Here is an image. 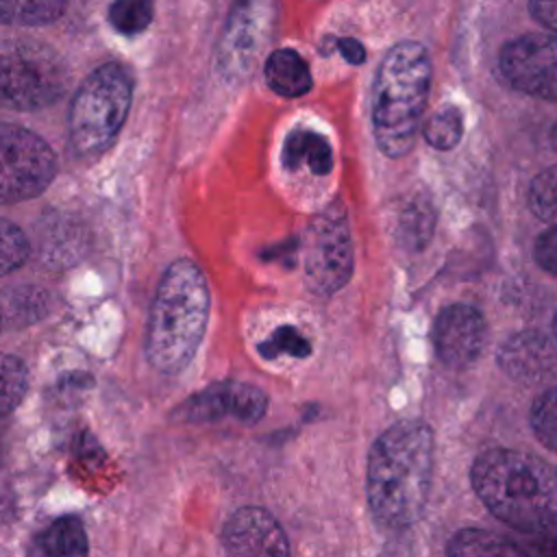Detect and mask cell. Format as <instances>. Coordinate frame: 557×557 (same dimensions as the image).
<instances>
[{
  "label": "cell",
  "instance_id": "1",
  "mask_svg": "<svg viewBox=\"0 0 557 557\" xmlns=\"http://www.w3.org/2000/svg\"><path fill=\"white\" fill-rule=\"evenodd\" d=\"M435 461V437L422 420L385 429L368 453L366 498L372 518L387 531H403L424 513Z\"/></svg>",
  "mask_w": 557,
  "mask_h": 557
},
{
  "label": "cell",
  "instance_id": "2",
  "mask_svg": "<svg viewBox=\"0 0 557 557\" xmlns=\"http://www.w3.org/2000/svg\"><path fill=\"white\" fill-rule=\"evenodd\" d=\"M479 500L522 533H546L557 518V476L548 461L516 448L483 450L470 468Z\"/></svg>",
  "mask_w": 557,
  "mask_h": 557
},
{
  "label": "cell",
  "instance_id": "3",
  "mask_svg": "<svg viewBox=\"0 0 557 557\" xmlns=\"http://www.w3.org/2000/svg\"><path fill=\"white\" fill-rule=\"evenodd\" d=\"M211 294L205 272L191 259H176L163 272L146 331L148 363L176 374L194 359L209 322Z\"/></svg>",
  "mask_w": 557,
  "mask_h": 557
},
{
  "label": "cell",
  "instance_id": "4",
  "mask_svg": "<svg viewBox=\"0 0 557 557\" xmlns=\"http://www.w3.org/2000/svg\"><path fill=\"white\" fill-rule=\"evenodd\" d=\"M431 87V57L418 41L394 44L376 67L372 85V133L376 148L405 157L416 141Z\"/></svg>",
  "mask_w": 557,
  "mask_h": 557
},
{
  "label": "cell",
  "instance_id": "5",
  "mask_svg": "<svg viewBox=\"0 0 557 557\" xmlns=\"http://www.w3.org/2000/svg\"><path fill=\"white\" fill-rule=\"evenodd\" d=\"M133 100V78L120 63L98 65L70 104V148L81 159L102 154L122 131Z\"/></svg>",
  "mask_w": 557,
  "mask_h": 557
},
{
  "label": "cell",
  "instance_id": "6",
  "mask_svg": "<svg viewBox=\"0 0 557 557\" xmlns=\"http://www.w3.org/2000/svg\"><path fill=\"white\" fill-rule=\"evenodd\" d=\"M65 87L67 65L57 50L28 37H0V109H44Z\"/></svg>",
  "mask_w": 557,
  "mask_h": 557
},
{
  "label": "cell",
  "instance_id": "7",
  "mask_svg": "<svg viewBox=\"0 0 557 557\" xmlns=\"http://www.w3.org/2000/svg\"><path fill=\"white\" fill-rule=\"evenodd\" d=\"M278 24L276 0H233L215 46V67L228 83H246L259 67Z\"/></svg>",
  "mask_w": 557,
  "mask_h": 557
},
{
  "label": "cell",
  "instance_id": "8",
  "mask_svg": "<svg viewBox=\"0 0 557 557\" xmlns=\"http://www.w3.org/2000/svg\"><path fill=\"white\" fill-rule=\"evenodd\" d=\"M57 174L52 148L33 131L0 122V205L41 194Z\"/></svg>",
  "mask_w": 557,
  "mask_h": 557
},
{
  "label": "cell",
  "instance_id": "9",
  "mask_svg": "<svg viewBox=\"0 0 557 557\" xmlns=\"http://www.w3.org/2000/svg\"><path fill=\"white\" fill-rule=\"evenodd\" d=\"M305 283L318 296H333L352 274V239L342 211L315 215L302 237Z\"/></svg>",
  "mask_w": 557,
  "mask_h": 557
},
{
  "label": "cell",
  "instance_id": "10",
  "mask_svg": "<svg viewBox=\"0 0 557 557\" xmlns=\"http://www.w3.org/2000/svg\"><path fill=\"white\" fill-rule=\"evenodd\" d=\"M500 72L507 85L520 94L557 98V41L550 33H527L500 50Z\"/></svg>",
  "mask_w": 557,
  "mask_h": 557
},
{
  "label": "cell",
  "instance_id": "11",
  "mask_svg": "<svg viewBox=\"0 0 557 557\" xmlns=\"http://www.w3.org/2000/svg\"><path fill=\"white\" fill-rule=\"evenodd\" d=\"M265 409L268 398L259 387L242 381H220L189 396L172 416L187 422H211L233 416L244 424H257Z\"/></svg>",
  "mask_w": 557,
  "mask_h": 557
},
{
  "label": "cell",
  "instance_id": "12",
  "mask_svg": "<svg viewBox=\"0 0 557 557\" xmlns=\"http://www.w3.org/2000/svg\"><path fill=\"white\" fill-rule=\"evenodd\" d=\"M487 339V326L481 311L472 305L444 307L433 324V346L437 359L453 370L472 366Z\"/></svg>",
  "mask_w": 557,
  "mask_h": 557
},
{
  "label": "cell",
  "instance_id": "13",
  "mask_svg": "<svg viewBox=\"0 0 557 557\" xmlns=\"http://www.w3.org/2000/svg\"><path fill=\"white\" fill-rule=\"evenodd\" d=\"M226 557H292L289 542L276 518L261 507H239L222 533Z\"/></svg>",
  "mask_w": 557,
  "mask_h": 557
},
{
  "label": "cell",
  "instance_id": "14",
  "mask_svg": "<svg viewBox=\"0 0 557 557\" xmlns=\"http://www.w3.org/2000/svg\"><path fill=\"white\" fill-rule=\"evenodd\" d=\"M500 370L524 385L550 379L555 372V344L553 339L535 329L518 331L505 339L498 348Z\"/></svg>",
  "mask_w": 557,
  "mask_h": 557
},
{
  "label": "cell",
  "instance_id": "15",
  "mask_svg": "<svg viewBox=\"0 0 557 557\" xmlns=\"http://www.w3.org/2000/svg\"><path fill=\"white\" fill-rule=\"evenodd\" d=\"M263 76L268 87L283 98H300L313 85L307 61L292 48L272 50L263 59Z\"/></svg>",
  "mask_w": 557,
  "mask_h": 557
},
{
  "label": "cell",
  "instance_id": "16",
  "mask_svg": "<svg viewBox=\"0 0 557 557\" xmlns=\"http://www.w3.org/2000/svg\"><path fill=\"white\" fill-rule=\"evenodd\" d=\"M281 161L287 170H298L302 163L318 176H324L333 170V150L324 135L296 128L285 137Z\"/></svg>",
  "mask_w": 557,
  "mask_h": 557
},
{
  "label": "cell",
  "instance_id": "17",
  "mask_svg": "<svg viewBox=\"0 0 557 557\" xmlns=\"http://www.w3.org/2000/svg\"><path fill=\"white\" fill-rule=\"evenodd\" d=\"M446 557H529L518 544L487 529H461L446 548Z\"/></svg>",
  "mask_w": 557,
  "mask_h": 557
},
{
  "label": "cell",
  "instance_id": "18",
  "mask_svg": "<svg viewBox=\"0 0 557 557\" xmlns=\"http://www.w3.org/2000/svg\"><path fill=\"white\" fill-rule=\"evenodd\" d=\"M48 557H87L89 542L83 522L76 516L57 518L41 537Z\"/></svg>",
  "mask_w": 557,
  "mask_h": 557
},
{
  "label": "cell",
  "instance_id": "19",
  "mask_svg": "<svg viewBox=\"0 0 557 557\" xmlns=\"http://www.w3.org/2000/svg\"><path fill=\"white\" fill-rule=\"evenodd\" d=\"M67 0H0V24L39 26L63 15Z\"/></svg>",
  "mask_w": 557,
  "mask_h": 557
},
{
  "label": "cell",
  "instance_id": "20",
  "mask_svg": "<svg viewBox=\"0 0 557 557\" xmlns=\"http://www.w3.org/2000/svg\"><path fill=\"white\" fill-rule=\"evenodd\" d=\"M433 226H435V215L426 200L413 198L400 209L398 235L403 246L411 250H422L431 239Z\"/></svg>",
  "mask_w": 557,
  "mask_h": 557
},
{
  "label": "cell",
  "instance_id": "21",
  "mask_svg": "<svg viewBox=\"0 0 557 557\" xmlns=\"http://www.w3.org/2000/svg\"><path fill=\"white\" fill-rule=\"evenodd\" d=\"M424 139L437 150H453L463 137V117L457 107L437 109L424 124Z\"/></svg>",
  "mask_w": 557,
  "mask_h": 557
},
{
  "label": "cell",
  "instance_id": "22",
  "mask_svg": "<svg viewBox=\"0 0 557 557\" xmlns=\"http://www.w3.org/2000/svg\"><path fill=\"white\" fill-rule=\"evenodd\" d=\"M28 389V372L22 359L0 352V418L11 413Z\"/></svg>",
  "mask_w": 557,
  "mask_h": 557
},
{
  "label": "cell",
  "instance_id": "23",
  "mask_svg": "<svg viewBox=\"0 0 557 557\" xmlns=\"http://www.w3.org/2000/svg\"><path fill=\"white\" fill-rule=\"evenodd\" d=\"M154 15V0H115L109 9V22L122 35L146 30Z\"/></svg>",
  "mask_w": 557,
  "mask_h": 557
},
{
  "label": "cell",
  "instance_id": "24",
  "mask_svg": "<svg viewBox=\"0 0 557 557\" xmlns=\"http://www.w3.org/2000/svg\"><path fill=\"white\" fill-rule=\"evenodd\" d=\"M531 429L535 437L548 448H557V394L555 387L544 389L531 407Z\"/></svg>",
  "mask_w": 557,
  "mask_h": 557
},
{
  "label": "cell",
  "instance_id": "25",
  "mask_svg": "<svg viewBox=\"0 0 557 557\" xmlns=\"http://www.w3.org/2000/svg\"><path fill=\"white\" fill-rule=\"evenodd\" d=\"M259 355L265 359H274L278 355H289L305 359L311 355L309 339L296 326H278L265 342L259 344Z\"/></svg>",
  "mask_w": 557,
  "mask_h": 557
},
{
  "label": "cell",
  "instance_id": "26",
  "mask_svg": "<svg viewBox=\"0 0 557 557\" xmlns=\"http://www.w3.org/2000/svg\"><path fill=\"white\" fill-rule=\"evenodd\" d=\"M555 187H557V170L550 165L542 170L531 187H529V209L533 215L546 224L555 222Z\"/></svg>",
  "mask_w": 557,
  "mask_h": 557
},
{
  "label": "cell",
  "instance_id": "27",
  "mask_svg": "<svg viewBox=\"0 0 557 557\" xmlns=\"http://www.w3.org/2000/svg\"><path fill=\"white\" fill-rule=\"evenodd\" d=\"M28 257L24 233L9 220L0 218V276L20 268Z\"/></svg>",
  "mask_w": 557,
  "mask_h": 557
},
{
  "label": "cell",
  "instance_id": "28",
  "mask_svg": "<svg viewBox=\"0 0 557 557\" xmlns=\"http://www.w3.org/2000/svg\"><path fill=\"white\" fill-rule=\"evenodd\" d=\"M535 261L537 265L548 272L557 274V231L548 226L535 242Z\"/></svg>",
  "mask_w": 557,
  "mask_h": 557
},
{
  "label": "cell",
  "instance_id": "29",
  "mask_svg": "<svg viewBox=\"0 0 557 557\" xmlns=\"http://www.w3.org/2000/svg\"><path fill=\"white\" fill-rule=\"evenodd\" d=\"M529 11L537 24L546 26L548 30H555V26H557L555 0H529Z\"/></svg>",
  "mask_w": 557,
  "mask_h": 557
},
{
  "label": "cell",
  "instance_id": "30",
  "mask_svg": "<svg viewBox=\"0 0 557 557\" xmlns=\"http://www.w3.org/2000/svg\"><path fill=\"white\" fill-rule=\"evenodd\" d=\"M335 46H337L339 54H342L346 61L355 63V65L366 59V48H363L357 39H352V37H342V39H337Z\"/></svg>",
  "mask_w": 557,
  "mask_h": 557
},
{
  "label": "cell",
  "instance_id": "31",
  "mask_svg": "<svg viewBox=\"0 0 557 557\" xmlns=\"http://www.w3.org/2000/svg\"><path fill=\"white\" fill-rule=\"evenodd\" d=\"M4 459V426L0 424V463Z\"/></svg>",
  "mask_w": 557,
  "mask_h": 557
},
{
  "label": "cell",
  "instance_id": "32",
  "mask_svg": "<svg viewBox=\"0 0 557 557\" xmlns=\"http://www.w3.org/2000/svg\"><path fill=\"white\" fill-rule=\"evenodd\" d=\"M0 326H2V313H0Z\"/></svg>",
  "mask_w": 557,
  "mask_h": 557
}]
</instances>
